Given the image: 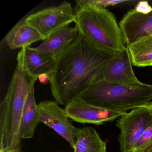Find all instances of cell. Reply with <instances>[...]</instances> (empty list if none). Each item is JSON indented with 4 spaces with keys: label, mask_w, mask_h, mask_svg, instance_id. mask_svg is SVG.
<instances>
[{
    "label": "cell",
    "mask_w": 152,
    "mask_h": 152,
    "mask_svg": "<svg viewBox=\"0 0 152 152\" xmlns=\"http://www.w3.org/2000/svg\"><path fill=\"white\" fill-rule=\"evenodd\" d=\"M114 56L80 34L56 58L50 82L55 100L66 106L89 88L103 80L105 69Z\"/></svg>",
    "instance_id": "6da1fadb"
},
{
    "label": "cell",
    "mask_w": 152,
    "mask_h": 152,
    "mask_svg": "<svg viewBox=\"0 0 152 152\" xmlns=\"http://www.w3.org/2000/svg\"><path fill=\"white\" fill-rule=\"evenodd\" d=\"M16 67L4 99L0 104V152H20L21 123L25 103L38 80L29 77L24 64V49L18 52Z\"/></svg>",
    "instance_id": "7a4b0ae2"
},
{
    "label": "cell",
    "mask_w": 152,
    "mask_h": 152,
    "mask_svg": "<svg viewBox=\"0 0 152 152\" xmlns=\"http://www.w3.org/2000/svg\"><path fill=\"white\" fill-rule=\"evenodd\" d=\"M75 26L80 34L100 49L115 56L125 48L119 25L106 8L76 5Z\"/></svg>",
    "instance_id": "3957f363"
},
{
    "label": "cell",
    "mask_w": 152,
    "mask_h": 152,
    "mask_svg": "<svg viewBox=\"0 0 152 152\" xmlns=\"http://www.w3.org/2000/svg\"><path fill=\"white\" fill-rule=\"evenodd\" d=\"M78 98L94 106L126 114L128 110L151 105L152 85L141 82L128 86L102 80L89 88Z\"/></svg>",
    "instance_id": "277c9868"
},
{
    "label": "cell",
    "mask_w": 152,
    "mask_h": 152,
    "mask_svg": "<svg viewBox=\"0 0 152 152\" xmlns=\"http://www.w3.org/2000/svg\"><path fill=\"white\" fill-rule=\"evenodd\" d=\"M28 24L40 34L43 40L59 30L75 23V10L70 2L46 8L25 18Z\"/></svg>",
    "instance_id": "5b68a950"
},
{
    "label": "cell",
    "mask_w": 152,
    "mask_h": 152,
    "mask_svg": "<svg viewBox=\"0 0 152 152\" xmlns=\"http://www.w3.org/2000/svg\"><path fill=\"white\" fill-rule=\"evenodd\" d=\"M152 125V115L148 107L132 109L117 121L120 130L118 139L121 152H133L138 140L147 129Z\"/></svg>",
    "instance_id": "8992f818"
},
{
    "label": "cell",
    "mask_w": 152,
    "mask_h": 152,
    "mask_svg": "<svg viewBox=\"0 0 152 152\" xmlns=\"http://www.w3.org/2000/svg\"><path fill=\"white\" fill-rule=\"evenodd\" d=\"M38 111L40 122L53 129L74 148L80 129L73 124L58 103L56 100L42 101L38 104Z\"/></svg>",
    "instance_id": "52a82bcc"
},
{
    "label": "cell",
    "mask_w": 152,
    "mask_h": 152,
    "mask_svg": "<svg viewBox=\"0 0 152 152\" xmlns=\"http://www.w3.org/2000/svg\"><path fill=\"white\" fill-rule=\"evenodd\" d=\"M66 116L72 121L82 124L100 125L112 121L125 114L94 106L78 98L65 106Z\"/></svg>",
    "instance_id": "ba28073f"
},
{
    "label": "cell",
    "mask_w": 152,
    "mask_h": 152,
    "mask_svg": "<svg viewBox=\"0 0 152 152\" xmlns=\"http://www.w3.org/2000/svg\"><path fill=\"white\" fill-rule=\"evenodd\" d=\"M127 46L152 35V10L142 14L135 9L128 11L119 23Z\"/></svg>",
    "instance_id": "9c48e42d"
},
{
    "label": "cell",
    "mask_w": 152,
    "mask_h": 152,
    "mask_svg": "<svg viewBox=\"0 0 152 152\" xmlns=\"http://www.w3.org/2000/svg\"><path fill=\"white\" fill-rule=\"evenodd\" d=\"M132 64L129 49L125 47L108 62L104 71L103 80L128 86L140 83L135 75Z\"/></svg>",
    "instance_id": "30bf717a"
},
{
    "label": "cell",
    "mask_w": 152,
    "mask_h": 152,
    "mask_svg": "<svg viewBox=\"0 0 152 152\" xmlns=\"http://www.w3.org/2000/svg\"><path fill=\"white\" fill-rule=\"evenodd\" d=\"M56 58L54 56L30 47L24 48V64L31 78L38 79L42 74L51 75L56 68Z\"/></svg>",
    "instance_id": "8fae6325"
},
{
    "label": "cell",
    "mask_w": 152,
    "mask_h": 152,
    "mask_svg": "<svg viewBox=\"0 0 152 152\" xmlns=\"http://www.w3.org/2000/svg\"><path fill=\"white\" fill-rule=\"evenodd\" d=\"M79 35V30L76 26H67L50 35L36 48L56 58L78 38Z\"/></svg>",
    "instance_id": "7c38bea8"
},
{
    "label": "cell",
    "mask_w": 152,
    "mask_h": 152,
    "mask_svg": "<svg viewBox=\"0 0 152 152\" xmlns=\"http://www.w3.org/2000/svg\"><path fill=\"white\" fill-rule=\"evenodd\" d=\"M10 49L24 48L38 41L43 40L40 34L27 23L25 19L16 24L5 36Z\"/></svg>",
    "instance_id": "4fadbf2b"
},
{
    "label": "cell",
    "mask_w": 152,
    "mask_h": 152,
    "mask_svg": "<svg viewBox=\"0 0 152 152\" xmlns=\"http://www.w3.org/2000/svg\"><path fill=\"white\" fill-rule=\"evenodd\" d=\"M34 84L31 87L27 95L21 123V136L22 139L33 137L37 125L40 122L38 104L34 96Z\"/></svg>",
    "instance_id": "5bb4252c"
},
{
    "label": "cell",
    "mask_w": 152,
    "mask_h": 152,
    "mask_svg": "<svg viewBox=\"0 0 152 152\" xmlns=\"http://www.w3.org/2000/svg\"><path fill=\"white\" fill-rule=\"evenodd\" d=\"M74 152H106V143L94 128L85 127L79 129Z\"/></svg>",
    "instance_id": "9a60e30c"
},
{
    "label": "cell",
    "mask_w": 152,
    "mask_h": 152,
    "mask_svg": "<svg viewBox=\"0 0 152 152\" xmlns=\"http://www.w3.org/2000/svg\"><path fill=\"white\" fill-rule=\"evenodd\" d=\"M132 64L137 67L152 66V35L127 46Z\"/></svg>",
    "instance_id": "2e32d148"
},
{
    "label": "cell",
    "mask_w": 152,
    "mask_h": 152,
    "mask_svg": "<svg viewBox=\"0 0 152 152\" xmlns=\"http://www.w3.org/2000/svg\"><path fill=\"white\" fill-rule=\"evenodd\" d=\"M152 146V125L143 132L138 140L133 152H145Z\"/></svg>",
    "instance_id": "e0dca14e"
},
{
    "label": "cell",
    "mask_w": 152,
    "mask_h": 152,
    "mask_svg": "<svg viewBox=\"0 0 152 152\" xmlns=\"http://www.w3.org/2000/svg\"><path fill=\"white\" fill-rule=\"evenodd\" d=\"M130 2L129 0H78L77 5H91L106 8L108 6H113Z\"/></svg>",
    "instance_id": "ac0fdd59"
},
{
    "label": "cell",
    "mask_w": 152,
    "mask_h": 152,
    "mask_svg": "<svg viewBox=\"0 0 152 152\" xmlns=\"http://www.w3.org/2000/svg\"><path fill=\"white\" fill-rule=\"evenodd\" d=\"M134 9L140 13L147 14L152 10V7L147 1H140L137 4Z\"/></svg>",
    "instance_id": "d6986e66"
},
{
    "label": "cell",
    "mask_w": 152,
    "mask_h": 152,
    "mask_svg": "<svg viewBox=\"0 0 152 152\" xmlns=\"http://www.w3.org/2000/svg\"><path fill=\"white\" fill-rule=\"evenodd\" d=\"M38 80L42 84H47L50 82L51 77L50 75L46 73L42 74L39 76Z\"/></svg>",
    "instance_id": "ffe728a7"
},
{
    "label": "cell",
    "mask_w": 152,
    "mask_h": 152,
    "mask_svg": "<svg viewBox=\"0 0 152 152\" xmlns=\"http://www.w3.org/2000/svg\"><path fill=\"white\" fill-rule=\"evenodd\" d=\"M148 107L149 108V109H150V111H151V114H152V103Z\"/></svg>",
    "instance_id": "44dd1931"
},
{
    "label": "cell",
    "mask_w": 152,
    "mask_h": 152,
    "mask_svg": "<svg viewBox=\"0 0 152 152\" xmlns=\"http://www.w3.org/2000/svg\"><path fill=\"white\" fill-rule=\"evenodd\" d=\"M145 152H152V146L149 148L148 150L147 151H146Z\"/></svg>",
    "instance_id": "7402d4cb"
},
{
    "label": "cell",
    "mask_w": 152,
    "mask_h": 152,
    "mask_svg": "<svg viewBox=\"0 0 152 152\" xmlns=\"http://www.w3.org/2000/svg\"><path fill=\"white\" fill-rule=\"evenodd\" d=\"M23 152V151H21V152Z\"/></svg>",
    "instance_id": "603a6c76"
}]
</instances>
